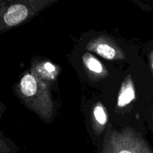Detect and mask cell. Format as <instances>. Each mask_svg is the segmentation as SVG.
I'll use <instances>...</instances> for the list:
<instances>
[{"mask_svg":"<svg viewBox=\"0 0 153 153\" xmlns=\"http://www.w3.org/2000/svg\"><path fill=\"white\" fill-rule=\"evenodd\" d=\"M94 114L96 120L100 125H105L107 123V116H106L105 111L102 105L99 104L94 108Z\"/></svg>","mask_w":153,"mask_h":153,"instance_id":"cell-7","label":"cell"},{"mask_svg":"<svg viewBox=\"0 0 153 153\" xmlns=\"http://www.w3.org/2000/svg\"><path fill=\"white\" fill-rule=\"evenodd\" d=\"M10 148L8 143L4 139V137L0 136V153H10Z\"/></svg>","mask_w":153,"mask_h":153,"instance_id":"cell-8","label":"cell"},{"mask_svg":"<svg viewBox=\"0 0 153 153\" xmlns=\"http://www.w3.org/2000/svg\"><path fill=\"white\" fill-rule=\"evenodd\" d=\"M28 16V10L22 4H14L7 8L3 15V22L7 26H15L25 20Z\"/></svg>","mask_w":153,"mask_h":153,"instance_id":"cell-1","label":"cell"},{"mask_svg":"<svg viewBox=\"0 0 153 153\" xmlns=\"http://www.w3.org/2000/svg\"><path fill=\"white\" fill-rule=\"evenodd\" d=\"M149 60H150V66L153 71V49L152 52H150V56H149Z\"/></svg>","mask_w":153,"mask_h":153,"instance_id":"cell-10","label":"cell"},{"mask_svg":"<svg viewBox=\"0 0 153 153\" xmlns=\"http://www.w3.org/2000/svg\"><path fill=\"white\" fill-rule=\"evenodd\" d=\"M105 153H152L149 146L143 140L117 143Z\"/></svg>","mask_w":153,"mask_h":153,"instance_id":"cell-2","label":"cell"},{"mask_svg":"<svg viewBox=\"0 0 153 153\" xmlns=\"http://www.w3.org/2000/svg\"><path fill=\"white\" fill-rule=\"evenodd\" d=\"M38 82L33 75L27 73L21 79L19 89L22 95L25 98H31L37 94L38 89Z\"/></svg>","mask_w":153,"mask_h":153,"instance_id":"cell-3","label":"cell"},{"mask_svg":"<svg viewBox=\"0 0 153 153\" xmlns=\"http://www.w3.org/2000/svg\"><path fill=\"white\" fill-rule=\"evenodd\" d=\"M135 98L134 88L131 80L127 79L123 85L117 100V106L120 108L124 107L129 104Z\"/></svg>","mask_w":153,"mask_h":153,"instance_id":"cell-4","label":"cell"},{"mask_svg":"<svg viewBox=\"0 0 153 153\" xmlns=\"http://www.w3.org/2000/svg\"><path fill=\"white\" fill-rule=\"evenodd\" d=\"M83 58L85 65H86V67H88L91 71L94 72V73H102V65L101 63H100L98 60L96 59L95 58H94L92 55L86 54V55L84 56Z\"/></svg>","mask_w":153,"mask_h":153,"instance_id":"cell-6","label":"cell"},{"mask_svg":"<svg viewBox=\"0 0 153 153\" xmlns=\"http://www.w3.org/2000/svg\"><path fill=\"white\" fill-rule=\"evenodd\" d=\"M91 49H94L96 52H97L102 57L108 60L114 59L117 55L116 50L112 46H111L108 43H104V42L97 43L96 46L94 45V48H91Z\"/></svg>","mask_w":153,"mask_h":153,"instance_id":"cell-5","label":"cell"},{"mask_svg":"<svg viewBox=\"0 0 153 153\" xmlns=\"http://www.w3.org/2000/svg\"><path fill=\"white\" fill-rule=\"evenodd\" d=\"M152 124H153V111L152 112Z\"/></svg>","mask_w":153,"mask_h":153,"instance_id":"cell-12","label":"cell"},{"mask_svg":"<svg viewBox=\"0 0 153 153\" xmlns=\"http://www.w3.org/2000/svg\"><path fill=\"white\" fill-rule=\"evenodd\" d=\"M2 109H3V106H2V105L0 103V114H1V112H2Z\"/></svg>","mask_w":153,"mask_h":153,"instance_id":"cell-11","label":"cell"},{"mask_svg":"<svg viewBox=\"0 0 153 153\" xmlns=\"http://www.w3.org/2000/svg\"><path fill=\"white\" fill-rule=\"evenodd\" d=\"M45 69L49 72H52L55 70V67H54V66L52 65V64H50V63H47V64H45Z\"/></svg>","mask_w":153,"mask_h":153,"instance_id":"cell-9","label":"cell"}]
</instances>
